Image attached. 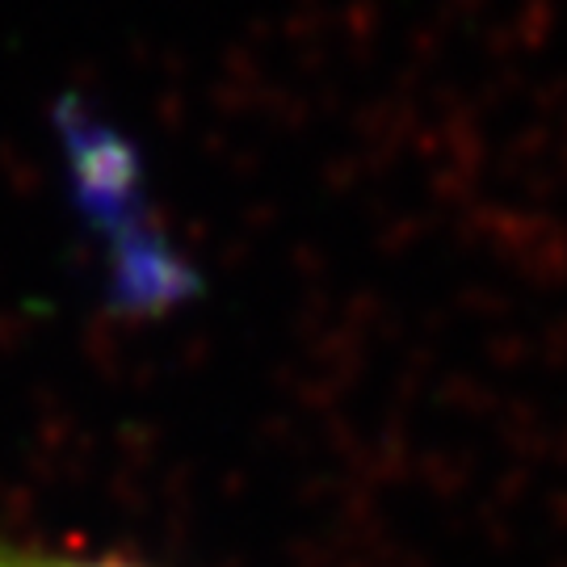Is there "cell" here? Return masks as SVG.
Listing matches in <instances>:
<instances>
[{
    "mask_svg": "<svg viewBox=\"0 0 567 567\" xmlns=\"http://www.w3.org/2000/svg\"><path fill=\"white\" fill-rule=\"evenodd\" d=\"M51 122L63 143V156L72 164L76 206L110 227L143 231L140 147L126 140L114 122H105L81 93H63L51 110Z\"/></svg>",
    "mask_w": 567,
    "mask_h": 567,
    "instance_id": "cell-1",
    "label": "cell"
},
{
    "mask_svg": "<svg viewBox=\"0 0 567 567\" xmlns=\"http://www.w3.org/2000/svg\"><path fill=\"white\" fill-rule=\"evenodd\" d=\"M0 567H131L122 559H76V555H39L0 538Z\"/></svg>",
    "mask_w": 567,
    "mask_h": 567,
    "instance_id": "cell-2",
    "label": "cell"
}]
</instances>
